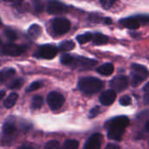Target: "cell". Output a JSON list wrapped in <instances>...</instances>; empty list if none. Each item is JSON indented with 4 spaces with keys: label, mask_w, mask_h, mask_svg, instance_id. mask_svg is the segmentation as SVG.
Here are the masks:
<instances>
[{
    "label": "cell",
    "mask_w": 149,
    "mask_h": 149,
    "mask_svg": "<svg viewBox=\"0 0 149 149\" xmlns=\"http://www.w3.org/2000/svg\"><path fill=\"white\" fill-rule=\"evenodd\" d=\"M139 19V21H141L143 24H146V23H148L149 24V17H137Z\"/></svg>",
    "instance_id": "cell-32"
},
{
    "label": "cell",
    "mask_w": 149,
    "mask_h": 149,
    "mask_svg": "<svg viewBox=\"0 0 149 149\" xmlns=\"http://www.w3.org/2000/svg\"><path fill=\"white\" fill-rule=\"evenodd\" d=\"M143 90H144L146 93H149V82L148 83H147V84L144 86V87H143Z\"/></svg>",
    "instance_id": "cell-37"
},
{
    "label": "cell",
    "mask_w": 149,
    "mask_h": 149,
    "mask_svg": "<svg viewBox=\"0 0 149 149\" xmlns=\"http://www.w3.org/2000/svg\"><path fill=\"white\" fill-rule=\"evenodd\" d=\"M110 86L114 92H122L128 86V79L124 75L114 77L110 82Z\"/></svg>",
    "instance_id": "cell-9"
},
{
    "label": "cell",
    "mask_w": 149,
    "mask_h": 149,
    "mask_svg": "<svg viewBox=\"0 0 149 149\" xmlns=\"http://www.w3.org/2000/svg\"><path fill=\"white\" fill-rule=\"evenodd\" d=\"M4 95H5V92L4 91H0V100L4 97Z\"/></svg>",
    "instance_id": "cell-38"
},
{
    "label": "cell",
    "mask_w": 149,
    "mask_h": 149,
    "mask_svg": "<svg viewBox=\"0 0 149 149\" xmlns=\"http://www.w3.org/2000/svg\"><path fill=\"white\" fill-rule=\"evenodd\" d=\"M114 3H115V1H113V0H101V1H100L101 5H102L103 8L106 9V10L110 9V8L112 7V5H113Z\"/></svg>",
    "instance_id": "cell-29"
},
{
    "label": "cell",
    "mask_w": 149,
    "mask_h": 149,
    "mask_svg": "<svg viewBox=\"0 0 149 149\" xmlns=\"http://www.w3.org/2000/svg\"><path fill=\"white\" fill-rule=\"evenodd\" d=\"M93 41L96 45H102L108 42V38L101 33H95L93 36Z\"/></svg>",
    "instance_id": "cell-17"
},
{
    "label": "cell",
    "mask_w": 149,
    "mask_h": 149,
    "mask_svg": "<svg viewBox=\"0 0 149 149\" xmlns=\"http://www.w3.org/2000/svg\"><path fill=\"white\" fill-rule=\"evenodd\" d=\"M17 149H34L32 147H31V146H29V145H22V146H20L19 148Z\"/></svg>",
    "instance_id": "cell-36"
},
{
    "label": "cell",
    "mask_w": 149,
    "mask_h": 149,
    "mask_svg": "<svg viewBox=\"0 0 149 149\" xmlns=\"http://www.w3.org/2000/svg\"><path fill=\"white\" fill-rule=\"evenodd\" d=\"M74 47H75L74 42H72V40H65L59 44L58 50H59L61 52H67V51L72 50Z\"/></svg>",
    "instance_id": "cell-19"
},
{
    "label": "cell",
    "mask_w": 149,
    "mask_h": 149,
    "mask_svg": "<svg viewBox=\"0 0 149 149\" xmlns=\"http://www.w3.org/2000/svg\"><path fill=\"white\" fill-rule=\"evenodd\" d=\"M52 26L53 31L56 34L63 35L70 30L71 23L68 19L65 17H57L52 20Z\"/></svg>",
    "instance_id": "cell-5"
},
{
    "label": "cell",
    "mask_w": 149,
    "mask_h": 149,
    "mask_svg": "<svg viewBox=\"0 0 149 149\" xmlns=\"http://www.w3.org/2000/svg\"><path fill=\"white\" fill-rule=\"evenodd\" d=\"M18 95L17 93H10L4 100L3 105L6 108H11L13 107V106L16 104L17 100Z\"/></svg>",
    "instance_id": "cell-18"
},
{
    "label": "cell",
    "mask_w": 149,
    "mask_h": 149,
    "mask_svg": "<svg viewBox=\"0 0 149 149\" xmlns=\"http://www.w3.org/2000/svg\"><path fill=\"white\" fill-rule=\"evenodd\" d=\"M1 24H2V23H1V20H0V26H1Z\"/></svg>",
    "instance_id": "cell-40"
},
{
    "label": "cell",
    "mask_w": 149,
    "mask_h": 149,
    "mask_svg": "<svg viewBox=\"0 0 149 149\" xmlns=\"http://www.w3.org/2000/svg\"><path fill=\"white\" fill-rule=\"evenodd\" d=\"M116 99V92L113 90H107L103 92L100 96V102L104 106L112 105Z\"/></svg>",
    "instance_id": "cell-12"
},
{
    "label": "cell",
    "mask_w": 149,
    "mask_h": 149,
    "mask_svg": "<svg viewBox=\"0 0 149 149\" xmlns=\"http://www.w3.org/2000/svg\"><path fill=\"white\" fill-rule=\"evenodd\" d=\"M106 24H112V19L110 17H104V21H103Z\"/></svg>",
    "instance_id": "cell-35"
},
{
    "label": "cell",
    "mask_w": 149,
    "mask_h": 149,
    "mask_svg": "<svg viewBox=\"0 0 149 149\" xmlns=\"http://www.w3.org/2000/svg\"><path fill=\"white\" fill-rule=\"evenodd\" d=\"M44 149H60V145L57 141H50L45 144Z\"/></svg>",
    "instance_id": "cell-26"
},
{
    "label": "cell",
    "mask_w": 149,
    "mask_h": 149,
    "mask_svg": "<svg viewBox=\"0 0 149 149\" xmlns=\"http://www.w3.org/2000/svg\"><path fill=\"white\" fill-rule=\"evenodd\" d=\"M25 45H17L15 44H6L1 49V54L10 57L20 56L26 51Z\"/></svg>",
    "instance_id": "cell-7"
},
{
    "label": "cell",
    "mask_w": 149,
    "mask_h": 149,
    "mask_svg": "<svg viewBox=\"0 0 149 149\" xmlns=\"http://www.w3.org/2000/svg\"><path fill=\"white\" fill-rule=\"evenodd\" d=\"M58 53V48L52 45H44L38 48V50L34 54L37 58H45V59H52Z\"/></svg>",
    "instance_id": "cell-8"
},
{
    "label": "cell",
    "mask_w": 149,
    "mask_h": 149,
    "mask_svg": "<svg viewBox=\"0 0 149 149\" xmlns=\"http://www.w3.org/2000/svg\"><path fill=\"white\" fill-rule=\"evenodd\" d=\"M35 10H36V11H38V12L42 11V10H43V4H42L41 3H38L35 5Z\"/></svg>",
    "instance_id": "cell-33"
},
{
    "label": "cell",
    "mask_w": 149,
    "mask_h": 149,
    "mask_svg": "<svg viewBox=\"0 0 149 149\" xmlns=\"http://www.w3.org/2000/svg\"><path fill=\"white\" fill-rule=\"evenodd\" d=\"M113 70L114 67L112 63H105L97 68V72L104 76H109L113 72Z\"/></svg>",
    "instance_id": "cell-14"
},
{
    "label": "cell",
    "mask_w": 149,
    "mask_h": 149,
    "mask_svg": "<svg viewBox=\"0 0 149 149\" xmlns=\"http://www.w3.org/2000/svg\"><path fill=\"white\" fill-rule=\"evenodd\" d=\"M15 70L13 68H9V69H3L0 72V84L5 82L7 79L11 78L15 74Z\"/></svg>",
    "instance_id": "cell-16"
},
{
    "label": "cell",
    "mask_w": 149,
    "mask_h": 149,
    "mask_svg": "<svg viewBox=\"0 0 149 149\" xmlns=\"http://www.w3.org/2000/svg\"><path fill=\"white\" fill-rule=\"evenodd\" d=\"M102 141V135L100 134H93L86 142L84 149H100Z\"/></svg>",
    "instance_id": "cell-11"
},
{
    "label": "cell",
    "mask_w": 149,
    "mask_h": 149,
    "mask_svg": "<svg viewBox=\"0 0 149 149\" xmlns=\"http://www.w3.org/2000/svg\"><path fill=\"white\" fill-rule=\"evenodd\" d=\"M131 103H132V99L128 95H125V96L121 97L120 100V104L124 106V107L129 106V105H131Z\"/></svg>",
    "instance_id": "cell-28"
},
{
    "label": "cell",
    "mask_w": 149,
    "mask_h": 149,
    "mask_svg": "<svg viewBox=\"0 0 149 149\" xmlns=\"http://www.w3.org/2000/svg\"><path fill=\"white\" fill-rule=\"evenodd\" d=\"M79 142L76 140H67L64 142L61 149H78Z\"/></svg>",
    "instance_id": "cell-23"
},
{
    "label": "cell",
    "mask_w": 149,
    "mask_h": 149,
    "mask_svg": "<svg viewBox=\"0 0 149 149\" xmlns=\"http://www.w3.org/2000/svg\"><path fill=\"white\" fill-rule=\"evenodd\" d=\"M0 44H1V42H0Z\"/></svg>",
    "instance_id": "cell-41"
},
{
    "label": "cell",
    "mask_w": 149,
    "mask_h": 149,
    "mask_svg": "<svg viewBox=\"0 0 149 149\" xmlns=\"http://www.w3.org/2000/svg\"><path fill=\"white\" fill-rule=\"evenodd\" d=\"M23 83H24V80L21 79H15L13 80L12 82H10L8 86V88L9 89H18L20 88L22 86H23Z\"/></svg>",
    "instance_id": "cell-24"
},
{
    "label": "cell",
    "mask_w": 149,
    "mask_h": 149,
    "mask_svg": "<svg viewBox=\"0 0 149 149\" xmlns=\"http://www.w3.org/2000/svg\"><path fill=\"white\" fill-rule=\"evenodd\" d=\"M144 102L145 104L149 105V93H147L144 96Z\"/></svg>",
    "instance_id": "cell-34"
},
{
    "label": "cell",
    "mask_w": 149,
    "mask_h": 149,
    "mask_svg": "<svg viewBox=\"0 0 149 149\" xmlns=\"http://www.w3.org/2000/svg\"><path fill=\"white\" fill-rule=\"evenodd\" d=\"M120 23L126 28L131 29V30H136L140 27L141 23L137 17H130L127 18H122L120 20Z\"/></svg>",
    "instance_id": "cell-13"
},
{
    "label": "cell",
    "mask_w": 149,
    "mask_h": 149,
    "mask_svg": "<svg viewBox=\"0 0 149 149\" xmlns=\"http://www.w3.org/2000/svg\"><path fill=\"white\" fill-rule=\"evenodd\" d=\"M105 149H120V147L118 145H115V144H113V143H109L107 145L106 148Z\"/></svg>",
    "instance_id": "cell-31"
},
{
    "label": "cell",
    "mask_w": 149,
    "mask_h": 149,
    "mask_svg": "<svg viewBox=\"0 0 149 149\" xmlns=\"http://www.w3.org/2000/svg\"><path fill=\"white\" fill-rule=\"evenodd\" d=\"M100 107H93V108L90 111V113H89V117H90V118H94V117H96V116L100 113Z\"/></svg>",
    "instance_id": "cell-30"
},
{
    "label": "cell",
    "mask_w": 149,
    "mask_h": 149,
    "mask_svg": "<svg viewBox=\"0 0 149 149\" xmlns=\"http://www.w3.org/2000/svg\"><path fill=\"white\" fill-rule=\"evenodd\" d=\"M79 90L86 94H93L100 92L104 87V83L100 79L94 77H84L78 82Z\"/></svg>",
    "instance_id": "cell-3"
},
{
    "label": "cell",
    "mask_w": 149,
    "mask_h": 149,
    "mask_svg": "<svg viewBox=\"0 0 149 149\" xmlns=\"http://www.w3.org/2000/svg\"><path fill=\"white\" fill-rule=\"evenodd\" d=\"M4 34H5L6 38H7L9 40H10V41H14V40H16V39L17 38V33H16L14 31H12V30H10V29L6 30V31H4Z\"/></svg>",
    "instance_id": "cell-27"
},
{
    "label": "cell",
    "mask_w": 149,
    "mask_h": 149,
    "mask_svg": "<svg viewBox=\"0 0 149 149\" xmlns=\"http://www.w3.org/2000/svg\"><path fill=\"white\" fill-rule=\"evenodd\" d=\"M128 125L129 119L127 116H118L109 120L105 124V128L107 129L108 139L120 141Z\"/></svg>",
    "instance_id": "cell-1"
},
{
    "label": "cell",
    "mask_w": 149,
    "mask_h": 149,
    "mask_svg": "<svg viewBox=\"0 0 149 149\" xmlns=\"http://www.w3.org/2000/svg\"><path fill=\"white\" fill-rule=\"evenodd\" d=\"M60 61L63 65L70 66L74 69H81V70H89L93 68L97 64V61L87 58L85 57H74L70 54H63Z\"/></svg>",
    "instance_id": "cell-2"
},
{
    "label": "cell",
    "mask_w": 149,
    "mask_h": 149,
    "mask_svg": "<svg viewBox=\"0 0 149 149\" xmlns=\"http://www.w3.org/2000/svg\"><path fill=\"white\" fill-rule=\"evenodd\" d=\"M16 132V127L12 123H5L3 126V133L6 135H11Z\"/></svg>",
    "instance_id": "cell-21"
},
{
    "label": "cell",
    "mask_w": 149,
    "mask_h": 149,
    "mask_svg": "<svg viewBox=\"0 0 149 149\" xmlns=\"http://www.w3.org/2000/svg\"><path fill=\"white\" fill-rule=\"evenodd\" d=\"M47 103L52 111H57L63 107L65 103V98L58 92H51L47 96Z\"/></svg>",
    "instance_id": "cell-6"
},
{
    "label": "cell",
    "mask_w": 149,
    "mask_h": 149,
    "mask_svg": "<svg viewBox=\"0 0 149 149\" xmlns=\"http://www.w3.org/2000/svg\"><path fill=\"white\" fill-rule=\"evenodd\" d=\"M131 67H132V86H137L148 77L149 71L144 65L139 64H133Z\"/></svg>",
    "instance_id": "cell-4"
},
{
    "label": "cell",
    "mask_w": 149,
    "mask_h": 149,
    "mask_svg": "<svg viewBox=\"0 0 149 149\" xmlns=\"http://www.w3.org/2000/svg\"><path fill=\"white\" fill-rule=\"evenodd\" d=\"M68 10V7L58 1H50L47 5V11L49 14L52 15H58V14H63L65 13Z\"/></svg>",
    "instance_id": "cell-10"
},
{
    "label": "cell",
    "mask_w": 149,
    "mask_h": 149,
    "mask_svg": "<svg viewBox=\"0 0 149 149\" xmlns=\"http://www.w3.org/2000/svg\"><path fill=\"white\" fill-rule=\"evenodd\" d=\"M93 34L91 32H86V33H84V34H80V35H78L76 39L77 41L79 43V44H86L87 42H89L91 39H93Z\"/></svg>",
    "instance_id": "cell-20"
},
{
    "label": "cell",
    "mask_w": 149,
    "mask_h": 149,
    "mask_svg": "<svg viewBox=\"0 0 149 149\" xmlns=\"http://www.w3.org/2000/svg\"><path fill=\"white\" fill-rule=\"evenodd\" d=\"M42 33V29L38 24H32L28 30V36L32 39H37Z\"/></svg>",
    "instance_id": "cell-15"
},
{
    "label": "cell",
    "mask_w": 149,
    "mask_h": 149,
    "mask_svg": "<svg viewBox=\"0 0 149 149\" xmlns=\"http://www.w3.org/2000/svg\"><path fill=\"white\" fill-rule=\"evenodd\" d=\"M42 86V82L40 81H35L33 83H31L26 89V92L27 93H31V92H33V91H36L38 90V88H40Z\"/></svg>",
    "instance_id": "cell-25"
},
{
    "label": "cell",
    "mask_w": 149,
    "mask_h": 149,
    "mask_svg": "<svg viewBox=\"0 0 149 149\" xmlns=\"http://www.w3.org/2000/svg\"><path fill=\"white\" fill-rule=\"evenodd\" d=\"M43 98L39 95H36L33 97L32 101H31V108L32 109H39L41 108L42 105H43Z\"/></svg>",
    "instance_id": "cell-22"
},
{
    "label": "cell",
    "mask_w": 149,
    "mask_h": 149,
    "mask_svg": "<svg viewBox=\"0 0 149 149\" xmlns=\"http://www.w3.org/2000/svg\"><path fill=\"white\" fill-rule=\"evenodd\" d=\"M146 128H147V130H148V131H149V120H148L147 124H146Z\"/></svg>",
    "instance_id": "cell-39"
}]
</instances>
